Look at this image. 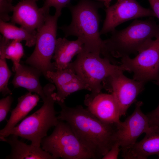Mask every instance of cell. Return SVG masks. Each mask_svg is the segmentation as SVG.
I'll return each instance as SVG.
<instances>
[{
	"instance_id": "obj_20",
	"label": "cell",
	"mask_w": 159,
	"mask_h": 159,
	"mask_svg": "<svg viewBox=\"0 0 159 159\" xmlns=\"http://www.w3.org/2000/svg\"><path fill=\"white\" fill-rule=\"evenodd\" d=\"M0 32L2 36L10 40L25 41V45L31 47L35 45L37 32H30L23 27H19L13 23L0 20Z\"/></svg>"
},
{
	"instance_id": "obj_8",
	"label": "cell",
	"mask_w": 159,
	"mask_h": 159,
	"mask_svg": "<svg viewBox=\"0 0 159 159\" xmlns=\"http://www.w3.org/2000/svg\"><path fill=\"white\" fill-rule=\"evenodd\" d=\"M159 36L147 48L134 58L129 56L121 59V64L133 73V79L145 83L159 80Z\"/></svg>"
},
{
	"instance_id": "obj_29",
	"label": "cell",
	"mask_w": 159,
	"mask_h": 159,
	"mask_svg": "<svg viewBox=\"0 0 159 159\" xmlns=\"http://www.w3.org/2000/svg\"><path fill=\"white\" fill-rule=\"evenodd\" d=\"M112 0H104L103 1L104 5L107 8L110 6V4Z\"/></svg>"
},
{
	"instance_id": "obj_21",
	"label": "cell",
	"mask_w": 159,
	"mask_h": 159,
	"mask_svg": "<svg viewBox=\"0 0 159 159\" xmlns=\"http://www.w3.org/2000/svg\"><path fill=\"white\" fill-rule=\"evenodd\" d=\"M5 55L0 54V92L4 96L11 95L12 92L8 87L12 73L7 65Z\"/></svg>"
},
{
	"instance_id": "obj_16",
	"label": "cell",
	"mask_w": 159,
	"mask_h": 159,
	"mask_svg": "<svg viewBox=\"0 0 159 159\" xmlns=\"http://www.w3.org/2000/svg\"><path fill=\"white\" fill-rule=\"evenodd\" d=\"M12 70L15 72L11 82L14 88L23 87L29 92L38 94L42 100L44 99L46 95L39 79L42 74L40 71L32 66L20 63L13 65Z\"/></svg>"
},
{
	"instance_id": "obj_7",
	"label": "cell",
	"mask_w": 159,
	"mask_h": 159,
	"mask_svg": "<svg viewBox=\"0 0 159 159\" xmlns=\"http://www.w3.org/2000/svg\"><path fill=\"white\" fill-rule=\"evenodd\" d=\"M61 14L55 12L54 15L49 13L47 15L43 24L37 31L34 51L25 61L40 71L47 79L48 71H56L51 59L56 47L58 19Z\"/></svg>"
},
{
	"instance_id": "obj_12",
	"label": "cell",
	"mask_w": 159,
	"mask_h": 159,
	"mask_svg": "<svg viewBox=\"0 0 159 159\" xmlns=\"http://www.w3.org/2000/svg\"><path fill=\"white\" fill-rule=\"evenodd\" d=\"M84 103L87 110L101 121L116 125L121 122L118 105L112 94L100 92L94 96L87 94Z\"/></svg>"
},
{
	"instance_id": "obj_2",
	"label": "cell",
	"mask_w": 159,
	"mask_h": 159,
	"mask_svg": "<svg viewBox=\"0 0 159 159\" xmlns=\"http://www.w3.org/2000/svg\"><path fill=\"white\" fill-rule=\"evenodd\" d=\"M108 39L103 40L101 54L113 64L121 58L139 53L151 44L159 36V24L153 17L145 20L135 19L122 29L111 32Z\"/></svg>"
},
{
	"instance_id": "obj_10",
	"label": "cell",
	"mask_w": 159,
	"mask_h": 159,
	"mask_svg": "<svg viewBox=\"0 0 159 159\" xmlns=\"http://www.w3.org/2000/svg\"><path fill=\"white\" fill-rule=\"evenodd\" d=\"M106 16L100 35L111 32L121 24L132 19L145 17H155L151 9L142 6L136 0H117L106 8Z\"/></svg>"
},
{
	"instance_id": "obj_9",
	"label": "cell",
	"mask_w": 159,
	"mask_h": 159,
	"mask_svg": "<svg viewBox=\"0 0 159 159\" xmlns=\"http://www.w3.org/2000/svg\"><path fill=\"white\" fill-rule=\"evenodd\" d=\"M145 83L130 79L120 72L107 78L102 83L103 88L111 93L118 105L120 116L127 111L143 90Z\"/></svg>"
},
{
	"instance_id": "obj_30",
	"label": "cell",
	"mask_w": 159,
	"mask_h": 159,
	"mask_svg": "<svg viewBox=\"0 0 159 159\" xmlns=\"http://www.w3.org/2000/svg\"><path fill=\"white\" fill-rule=\"evenodd\" d=\"M102 0V1H104V0Z\"/></svg>"
},
{
	"instance_id": "obj_5",
	"label": "cell",
	"mask_w": 159,
	"mask_h": 159,
	"mask_svg": "<svg viewBox=\"0 0 159 159\" xmlns=\"http://www.w3.org/2000/svg\"><path fill=\"white\" fill-rule=\"evenodd\" d=\"M100 54L84 50L79 54L75 60L69 66L88 86L90 95L94 96L101 92L102 83L110 76L127 71L121 64L115 65Z\"/></svg>"
},
{
	"instance_id": "obj_23",
	"label": "cell",
	"mask_w": 159,
	"mask_h": 159,
	"mask_svg": "<svg viewBox=\"0 0 159 159\" xmlns=\"http://www.w3.org/2000/svg\"><path fill=\"white\" fill-rule=\"evenodd\" d=\"M71 0H45L42 7L47 11L49 12L50 7H53L55 9V12L61 14L62 9L69 4Z\"/></svg>"
},
{
	"instance_id": "obj_4",
	"label": "cell",
	"mask_w": 159,
	"mask_h": 159,
	"mask_svg": "<svg viewBox=\"0 0 159 159\" xmlns=\"http://www.w3.org/2000/svg\"><path fill=\"white\" fill-rule=\"evenodd\" d=\"M46 96L42 106L9 131L5 137L15 135L30 141L31 144L40 147L42 140L47 136L48 130L55 126L59 120L54 108V94L56 87L51 83L43 87Z\"/></svg>"
},
{
	"instance_id": "obj_11",
	"label": "cell",
	"mask_w": 159,
	"mask_h": 159,
	"mask_svg": "<svg viewBox=\"0 0 159 159\" xmlns=\"http://www.w3.org/2000/svg\"><path fill=\"white\" fill-rule=\"evenodd\" d=\"M143 104L141 101L137 102L132 114L116 125L115 141L119 144L121 149L134 145L138 138L143 133H145L150 127L147 117L141 110Z\"/></svg>"
},
{
	"instance_id": "obj_17",
	"label": "cell",
	"mask_w": 159,
	"mask_h": 159,
	"mask_svg": "<svg viewBox=\"0 0 159 159\" xmlns=\"http://www.w3.org/2000/svg\"><path fill=\"white\" fill-rule=\"evenodd\" d=\"M0 139L11 147L10 154L6 156L7 159H54L51 155L40 147L27 144L19 140L15 135Z\"/></svg>"
},
{
	"instance_id": "obj_22",
	"label": "cell",
	"mask_w": 159,
	"mask_h": 159,
	"mask_svg": "<svg viewBox=\"0 0 159 159\" xmlns=\"http://www.w3.org/2000/svg\"><path fill=\"white\" fill-rule=\"evenodd\" d=\"M21 42L18 40H10L5 50L6 58L11 59L13 65L20 63L24 54V48Z\"/></svg>"
},
{
	"instance_id": "obj_15",
	"label": "cell",
	"mask_w": 159,
	"mask_h": 159,
	"mask_svg": "<svg viewBox=\"0 0 159 159\" xmlns=\"http://www.w3.org/2000/svg\"><path fill=\"white\" fill-rule=\"evenodd\" d=\"M144 138L132 146L121 149L125 159H146L152 155H159V127L150 126Z\"/></svg>"
},
{
	"instance_id": "obj_14",
	"label": "cell",
	"mask_w": 159,
	"mask_h": 159,
	"mask_svg": "<svg viewBox=\"0 0 159 159\" xmlns=\"http://www.w3.org/2000/svg\"><path fill=\"white\" fill-rule=\"evenodd\" d=\"M47 77L57 89V92L54 94L56 102H64L66 98L74 92L82 90L89 91L88 86L69 66L64 69L48 71Z\"/></svg>"
},
{
	"instance_id": "obj_27",
	"label": "cell",
	"mask_w": 159,
	"mask_h": 159,
	"mask_svg": "<svg viewBox=\"0 0 159 159\" xmlns=\"http://www.w3.org/2000/svg\"><path fill=\"white\" fill-rule=\"evenodd\" d=\"M119 144L115 142L108 152L102 158L103 159H116L121 150Z\"/></svg>"
},
{
	"instance_id": "obj_31",
	"label": "cell",
	"mask_w": 159,
	"mask_h": 159,
	"mask_svg": "<svg viewBox=\"0 0 159 159\" xmlns=\"http://www.w3.org/2000/svg\"><path fill=\"white\" fill-rule=\"evenodd\" d=\"M35 0L37 1H38V0Z\"/></svg>"
},
{
	"instance_id": "obj_26",
	"label": "cell",
	"mask_w": 159,
	"mask_h": 159,
	"mask_svg": "<svg viewBox=\"0 0 159 159\" xmlns=\"http://www.w3.org/2000/svg\"><path fill=\"white\" fill-rule=\"evenodd\" d=\"M155 83L159 86V80L155 82ZM146 115L150 126L159 127V105L155 109Z\"/></svg>"
},
{
	"instance_id": "obj_25",
	"label": "cell",
	"mask_w": 159,
	"mask_h": 159,
	"mask_svg": "<svg viewBox=\"0 0 159 159\" xmlns=\"http://www.w3.org/2000/svg\"><path fill=\"white\" fill-rule=\"evenodd\" d=\"M13 101V98L11 95L0 100V122L5 120L7 115L10 110L11 105Z\"/></svg>"
},
{
	"instance_id": "obj_13",
	"label": "cell",
	"mask_w": 159,
	"mask_h": 159,
	"mask_svg": "<svg viewBox=\"0 0 159 159\" xmlns=\"http://www.w3.org/2000/svg\"><path fill=\"white\" fill-rule=\"evenodd\" d=\"M35 0H22L14 6L10 20L28 30L37 32L43 24L47 12L39 8Z\"/></svg>"
},
{
	"instance_id": "obj_19",
	"label": "cell",
	"mask_w": 159,
	"mask_h": 159,
	"mask_svg": "<svg viewBox=\"0 0 159 159\" xmlns=\"http://www.w3.org/2000/svg\"><path fill=\"white\" fill-rule=\"evenodd\" d=\"M39 96L36 93L32 94L29 92L18 98L16 106L11 111L5 126L0 131V138H4L9 131L37 105L40 99Z\"/></svg>"
},
{
	"instance_id": "obj_24",
	"label": "cell",
	"mask_w": 159,
	"mask_h": 159,
	"mask_svg": "<svg viewBox=\"0 0 159 159\" xmlns=\"http://www.w3.org/2000/svg\"><path fill=\"white\" fill-rule=\"evenodd\" d=\"M13 0H0V20L7 22L10 20L9 13L13 11L14 6Z\"/></svg>"
},
{
	"instance_id": "obj_28",
	"label": "cell",
	"mask_w": 159,
	"mask_h": 159,
	"mask_svg": "<svg viewBox=\"0 0 159 159\" xmlns=\"http://www.w3.org/2000/svg\"><path fill=\"white\" fill-rule=\"evenodd\" d=\"M151 9L159 20V0H148Z\"/></svg>"
},
{
	"instance_id": "obj_3",
	"label": "cell",
	"mask_w": 159,
	"mask_h": 159,
	"mask_svg": "<svg viewBox=\"0 0 159 159\" xmlns=\"http://www.w3.org/2000/svg\"><path fill=\"white\" fill-rule=\"evenodd\" d=\"M103 5L90 0H80L76 5L69 7L72 16L70 25L60 28L66 37L74 36L81 40L87 52L101 54L103 40L99 31L98 10Z\"/></svg>"
},
{
	"instance_id": "obj_6",
	"label": "cell",
	"mask_w": 159,
	"mask_h": 159,
	"mask_svg": "<svg viewBox=\"0 0 159 159\" xmlns=\"http://www.w3.org/2000/svg\"><path fill=\"white\" fill-rule=\"evenodd\" d=\"M52 134L42 140L41 145L54 159H96L81 143L66 122L59 120Z\"/></svg>"
},
{
	"instance_id": "obj_1",
	"label": "cell",
	"mask_w": 159,
	"mask_h": 159,
	"mask_svg": "<svg viewBox=\"0 0 159 159\" xmlns=\"http://www.w3.org/2000/svg\"><path fill=\"white\" fill-rule=\"evenodd\" d=\"M56 102L61 108L59 120L69 124L80 141L96 159L102 158L115 143L116 125L101 121L81 105L71 107L64 102Z\"/></svg>"
},
{
	"instance_id": "obj_32",
	"label": "cell",
	"mask_w": 159,
	"mask_h": 159,
	"mask_svg": "<svg viewBox=\"0 0 159 159\" xmlns=\"http://www.w3.org/2000/svg\"></svg>"
},
{
	"instance_id": "obj_18",
	"label": "cell",
	"mask_w": 159,
	"mask_h": 159,
	"mask_svg": "<svg viewBox=\"0 0 159 159\" xmlns=\"http://www.w3.org/2000/svg\"><path fill=\"white\" fill-rule=\"evenodd\" d=\"M83 42L78 39L69 40L66 38L57 39L56 47L52 59L56 70L64 69L70 65L73 57L84 50Z\"/></svg>"
}]
</instances>
